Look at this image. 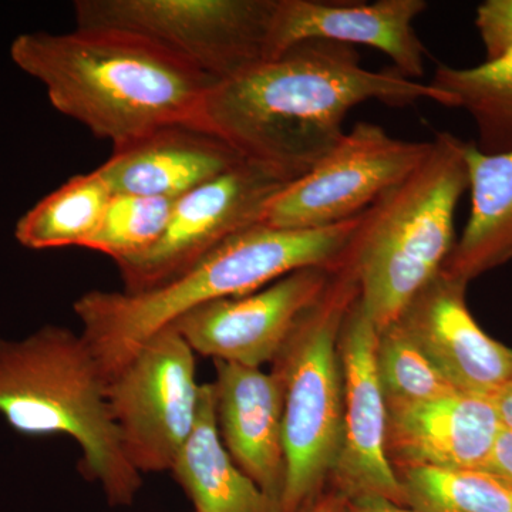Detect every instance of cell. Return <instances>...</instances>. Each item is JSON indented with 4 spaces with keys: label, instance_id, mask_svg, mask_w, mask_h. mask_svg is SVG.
I'll use <instances>...</instances> for the list:
<instances>
[{
    "label": "cell",
    "instance_id": "3957f363",
    "mask_svg": "<svg viewBox=\"0 0 512 512\" xmlns=\"http://www.w3.org/2000/svg\"><path fill=\"white\" fill-rule=\"evenodd\" d=\"M362 215L316 229L275 228L259 222L156 289L84 293L74 302L82 336L109 379L151 336L197 306L248 295L299 269L336 271L345 264Z\"/></svg>",
    "mask_w": 512,
    "mask_h": 512
},
{
    "label": "cell",
    "instance_id": "7c38bea8",
    "mask_svg": "<svg viewBox=\"0 0 512 512\" xmlns=\"http://www.w3.org/2000/svg\"><path fill=\"white\" fill-rule=\"evenodd\" d=\"M377 335L357 298L339 338L342 444L329 484L346 500L386 498L406 505L402 484L387 456V403L377 373Z\"/></svg>",
    "mask_w": 512,
    "mask_h": 512
},
{
    "label": "cell",
    "instance_id": "277c9868",
    "mask_svg": "<svg viewBox=\"0 0 512 512\" xmlns=\"http://www.w3.org/2000/svg\"><path fill=\"white\" fill-rule=\"evenodd\" d=\"M0 414L22 434L72 437L83 473L110 505L136 500L143 477L121 446L106 376L82 333L47 325L22 340L0 339Z\"/></svg>",
    "mask_w": 512,
    "mask_h": 512
},
{
    "label": "cell",
    "instance_id": "ba28073f",
    "mask_svg": "<svg viewBox=\"0 0 512 512\" xmlns=\"http://www.w3.org/2000/svg\"><path fill=\"white\" fill-rule=\"evenodd\" d=\"M201 386L194 350L174 326L151 336L107 379L111 417L138 473L173 470L194 430Z\"/></svg>",
    "mask_w": 512,
    "mask_h": 512
},
{
    "label": "cell",
    "instance_id": "e0dca14e",
    "mask_svg": "<svg viewBox=\"0 0 512 512\" xmlns=\"http://www.w3.org/2000/svg\"><path fill=\"white\" fill-rule=\"evenodd\" d=\"M228 144L194 124H173L113 147L97 168L113 195L177 200L241 163Z\"/></svg>",
    "mask_w": 512,
    "mask_h": 512
},
{
    "label": "cell",
    "instance_id": "ffe728a7",
    "mask_svg": "<svg viewBox=\"0 0 512 512\" xmlns=\"http://www.w3.org/2000/svg\"><path fill=\"white\" fill-rule=\"evenodd\" d=\"M113 198L99 171L74 175L18 221L15 237L29 249L86 248Z\"/></svg>",
    "mask_w": 512,
    "mask_h": 512
},
{
    "label": "cell",
    "instance_id": "8fae6325",
    "mask_svg": "<svg viewBox=\"0 0 512 512\" xmlns=\"http://www.w3.org/2000/svg\"><path fill=\"white\" fill-rule=\"evenodd\" d=\"M333 272L299 269L248 295L197 306L170 326L194 353L261 369L274 363L299 320L328 289Z\"/></svg>",
    "mask_w": 512,
    "mask_h": 512
},
{
    "label": "cell",
    "instance_id": "d4e9b609",
    "mask_svg": "<svg viewBox=\"0 0 512 512\" xmlns=\"http://www.w3.org/2000/svg\"><path fill=\"white\" fill-rule=\"evenodd\" d=\"M476 28L483 42L485 62L512 50V0H487L476 12Z\"/></svg>",
    "mask_w": 512,
    "mask_h": 512
},
{
    "label": "cell",
    "instance_id": "603a6c76",
    "mask_svg": "<svg viewBox=\"0 0 512 512\" xmlns=\"http://www.w3.org/2000/svg\"><path fill=\"white\" fill-rule=\"evenodd\" d=\"M376 365L387 404L426 402L457 392L400 320L377 335Z\"/></svg>",
    "mask_w": 512,
    "mask_h": 512
},
{
    "label": "cell",
    "instance_id": "4316f807",
    "mask_svg": "<svg viewBox=\"0 0 512 512\" xmlns=\"http://www.w3.org/2000/svg\"><path fill=\"white\" fill-rule=\"evenodd\" d=\"M343 512H421L409 505H400L386 498H359L346 500Z\"/></svg>",
    "mask_w": 512,
    "mask_h": 512
},
{
    "label": "cell",
    "instance_id": "6da1fadb",
    "mask_svg": "<svg viewBox=\"0 0 512 512\" xmlns=\"http://www.w3.org/2000/svg\"><path fill=\"white\" fill-rule=\"evenodd\" d=\"M370 100L394 107L430 100L450 109L447 94L431 84L365 69L353 46L308 40L215 83L202 104L200 127L242 160L292 183L345 136L350 110Z\"/></svg>",
    "mask_w": 512,
    "mask_h": 512
},
{
    "label": "cell",
    "instance_id": "5b68a950",
    "mask_svg": "<svg viewBox=\"0 0 512 512\" xmlns=\"http://www.w3.org/2000/svg\"><path fill=\"white\" fill-rule=\"evenodd\" d=\"M431 141L423 163L363 212L346 258L377 333L400 319L456 245L454 218L468 190L467 143L447 131Z\"/></svg>",
    "mask_w": 512,
    "mask_h": 512
},
{
    "label": "cell",
    "instance_id": "30bf717a",
    "mask_svg": "<svg viewBox=\"0 0 512 512\" xmlns=\"http://www.w3.org/2000/svg\"><path fill=\"white\" fill-rule=\"evenodd\" d=\"M288 184L269 168L244 160L177 198L156 244L117 262L124 292L151 291L190 271L229 238L259 224L269 202Z\"/></svg>",
    "mask_w": 512,
    "mask_h": 512
},
{
    "label": "cell",
    "instance_id": "ac0fdd59",
    "mask_svg": "<svg viewBox=\"0 0 512 512\" xmlns=\"http://www.w3.org/2000/svg\"><path fill=\"white\" fill-rule=\"evenodd\" d=\"M470 217L441 272L467 282L512 258V150L484 154L467 143Z\"/></svg>",
    "mask_w": 512,
    "mask_h": 512
},
{
    "label": "cell",
    "instance_id": "2e32d148",
    "mask_svg": "<svg viewBox=\"0 0 512 512\" xmlns=\"http://www.w3.org/2000/svg\"><path fill=\"white\" fill-rule=\"evenodd\" d=\"M218 430L235 464L281 507L286 463L284 393L275 372L214 360Z\"/></svg>",
    "mask_w": 512,
    "mask_h": 512
},
{
    "label": "cell",
    "instance_id": "d6986e66",
    "mask_svg": "<svg viewBox=\"0 0 512 512\" xmlns=\"http://www.w3.org/2000/svg\"><path fill=\"white\" fill-rule=\"evenodd\" d=\"M171 473L195 512H281L279 504L235 464L222 443L212 383L201 386L194 430Z\"/></svg>",
    "mask_w": 512,
    "mask_h": 512
},
{
    "label": "cell",
    "instance_id": "9a60e30c",
    "mask_svg": "<svg viewBox=\"0 0 512 512\" xmlns=\"http://www.w3.org/2000/svg\"><path fill=\"white\" fill-rule=\"evenodd\" d=\"M426 9L424 0H279L276 42L281 55L308 40L373 47L389 56L400 76L416 80L426 72L427 50L414 20Z\"/></svg>",
    "mask_w": 512,
    "mask_h": 512
},
{
    "label": "cell",
    "instance_id": "f1b7e54d",
    "mask_svg": "<svg viewBox=\"0 0 512 512\" xmlns=\"http://www.w3.org/2000/svg\"><path fill=\"white\" fill-rule=\"evenodd\" d=\"M490 400L497 410L501 424L505 429L512 430V382L503 387L500 392L495 393Z\"/></svg>",
    "mask_w": 512,
    "mask_h": 512
},
{
    "label": "cell",
    "instance_id": "8992f818",
    "mask_svg": "<svg viewBox=\"0 0 512 512\" xmlns=\"http://www.w3.org/2000/svg\"><path fill=\"white\" fill-rule=\"evenodd\" d=\"M357 298L355 272L345 262L274 360L272 372L284 393L286 476L281 512L302 511L318 498L338 463L343 427L339 338Z\"/></svg>",
    "mask_w": 512,
    "mask_h": 512
},
{
    "label": "cell",
    "instance_id": "7402d4cb",
    "mask_svg": "<svg viewBox=\"0 0 512 512\" xmlns=\"http://www.w3.org/2000/svg\"><path fill=\"white\" fill-rule=\"evenodd\" d=\"M404 504L421 512H512V488L481 470H396Z\"/></svg>",
    "mask_w": 512,
    "mask_h": 512
},
{
    "label": "cell",
    "instance_id": "484cf974",
    "mask_svg": "<svg viewBox=\"0 0 512 512\" xmlns=\"http://www.w3.org/2000/svg\"><path fill=\"white\" fill-rule=\"evenodd\" d=\"M481 471L491 474L501 483L512 488V430L503 427Z\"/></svg>",
    "mask_w": 512,
    "mask_h": 512
},
{
    "label": "cell",
    "instance_id": "cb8c5ba5",
    "mask_svg": "<svg viewBox=\"0 0 512 512\" xmlns=\"http://www.w3.org/2000/svg\"><path fill=\"white\" fill-rule=\"evenodd\" d=\"M175 200L113 195L87 249L126 261L148 251L164 234Z\"/></svg>",
    "mask_w": 512,
    "mask_h": 512
},
{
    "label": "cell",
    "instance_id": "9c48e42d",
    "mask_svg": "<svg viewBox=\"0 0 512 512\" xmlns=\"http://www.w3.org/2000/svg\"><path fill=\"white\" fill-rule=\"evenodd\" d=\"M433 141L399 140L376 124L357 123L312 170L272 198L262 224L330 227L359 217L429 156Z\"/></svg>",
    "mask_w": 512,
    "mask_h": 512
},
{
    "label": "cell",
    "instance_id": "5bb4252c",
    "mask_svg": "<svg viewBox=\"0 0 512 512\" xmlns=\"http://www.w3.org/2000/svg\"><path fill=\"white\" fill-rule=\"evenodd\" d=\"M503 427L490 399L466 393L387 404V456L394 470H483Z\"/></svg>",
    "mask_w": 512,
    "mask_h": 512
},
{
    "label": "cell",
    "instance_id": "44dd1931",
    "mask_svg": "<svg viewBox=\"0 0 512 512\" xmlns=\"http://www.w3.org/2000/svg\"><path fill=\"white\" fill-rule=\"evenodd\" d=\"M430 84L447 94L450 109L471 117L477 130L474 144L481 153L512 150V50L468 69L440 63Z\"/></svg>",
    "mask_w": 512,
    "mask_h": 512
},
{
    "label": "cell",
    "instance_id": "83f0119b",
    "mask_svg": "<svg viewBox=\"0 0 512 512\" xmlns=\"http://www.w3.org/2000/svg\"><path fill=\"white\" fill-rule=\"evenodd\" d=\"M345 504L346 498L333 488H329L299 512H343Z\"/></svg>",
    "mask_w": 512,
    "mask_h": 512
},
{
    "label": "cell",
    "instance_id": "7a4b0ae2",
    "mask_svg": "<svg viewBox=\"0 0 512 512\" xmlns=\"http://www.w3.org/2000/svg\"><path fill=\"white\" fill-rule=\"evenodd\" d=\"M22 72L45 86L57 111L113 147L173 124L200 127L215 80L146 37L76 28L23 33L10 45Z\"/></svg>",
    "mask_w": 512,
    "mask_h": 512
},
{
    "label": "cell",
    "instance_id": "52a82bcc",
    "mask_svg": "<svg viewBox=\"0 0 512 512\" xmlns=\"http://www.w3.org/2000/svg\"><path fill=\"white\" fill-rule=\"evenodd\" d=\"M76 28L136 33L224 82L281 55L279 0H79Z\"/></svg>",
    "mask_w": 512,
    "mask_h": 512
},
{
    "label": "cell",
    "instance_id": "4fadbf2b",
    "mask_svg": "<svg viewBox=\"0 0 512 512\" xmlns=\"http://www.w3.org/2000/svg\"><path fill=\"white\" fill-rule=\"evenodd\" d=\"M466 286L440 272L399 320L457 392L491 399L512 382V350L478 326L468 311Z\"/></svg>",
    "mask_w": 512,
    "mask_h": 512
}]
</instances>
